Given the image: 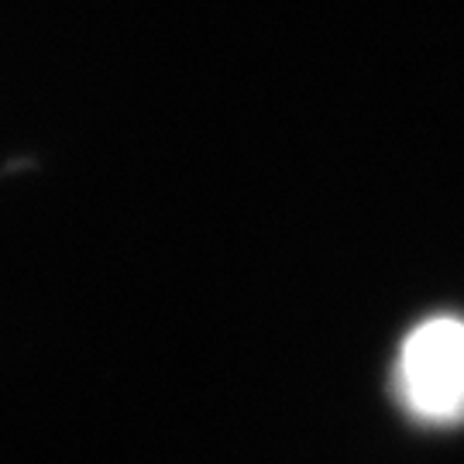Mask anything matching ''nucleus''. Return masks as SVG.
Returning <instances> with one entry per match:
<instances>
[{"label": "nucleus", "instance_id": "1", "mask_svg": "<svg viewBox=\"0 0 464 464\" xmlns=\"http://www.w3.org/2000/svg\"><path fill=\"white\" fill-rule=\"evenodd\" d=\"M396 389L406 410L427 423L464 420V320L433 316L406 337Z\"/></svg>", "mask_w": 464, "mask_h": 464}]
</instances>
